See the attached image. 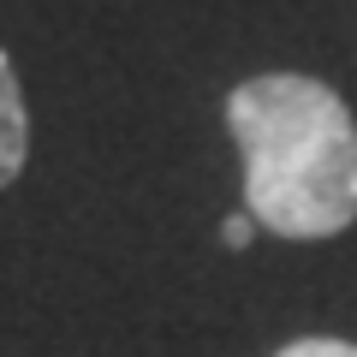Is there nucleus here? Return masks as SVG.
Returning <instances> with one entry per match:
<instances>
[{
  "instance_id": "obj_4",
  "label": "nucleus",
  "mask_w": 357,
  "mask_h": 357,
  "mask_svg": "<svg viewBox=\"0 0 357 357\" xmlns=\"http://www.w3.org/2000/svg\"><path fill=\"white\" fill-rule=\"evenodd\" d=\"M250 238H256V215H250V208L220 227V244H227V250H250Z\"/></svg>"
},
{
  "instance_id": "obj_1",
  "label": "nucleus",
  "mask_w": 357,
  "mask_h": 357,
  "mask_svg": "<svg viewBox=\"0 0 357 357\" xmlns=\"http://www.w3.org/2000/svg\"><path fill=\"white\" fill-rule=\"evenodd\" d=\"M244 155V208L280 238H333L357 220V119L340 89L304 72H262L227 96Z\"/></svg>"
},
{
  "instance_id": "obj_2",
  "label": "nucleus",
  "mask_w": 357,
  "mask_h": 357,
  "mask_svg": "<svg viewBox=\"0 0 357 357\" xmlns=\"http://www.w3.org/2000/svg\"><path fill=\"white\" fill-rule=\"evenodd\" d=\"M24 155H30V114H24V89H18V72L0 48V191L18 185L24 173Z\"/></svg>"
},
{
  "instance_id": "obj_3",
  "label": "nucleus",
  "mask_w": 357,
  "mask_h": 357,
  "mask_svg": "<svg viewBox=\"0 0 357 357\" xmlns=\"http://www.w3.org/2000/svg\"><path fill=\"white\" fill-rule=\"evenodd\" d=\"M274 357H357V345L351 340H292V345H280Z\"/></svg>"
}]
</instances>
